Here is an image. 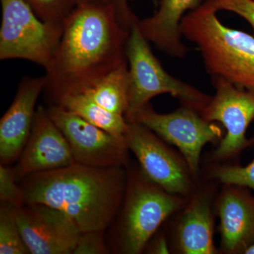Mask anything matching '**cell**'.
<instances>
[{
    "instance_id": "d6986e66",
    "label": "cell",
    "mask_w": 254,
    "mask_h": 254,
    "mask_svg": "<svg viewBox=\"0 0 254 254\" xmlns=\"http://www.w3.org/2000/svg\"><path fill=\"white\" fill-rule=\"evenodd\" d=\"M0 254H31L20 230L16 207L6 203L0 208Z\"/></svg>"
},
{
    "instance_id": "30bf717a",
    "label": "cell",
    "mask_w": 254,
    "mask_h": 254,
    "mask_svg": "<svg viewBox=\"0 0 254 254\" xmlns=\"http://www.w3.org/2000/svg\"><path fill=\"white\" fill-rule=\"evenodd\" d=\"M128 123L125 140L128 150L138 160L142 173L168 193H187L190 180L183 162L149 128L136 122Z\"/></svg>"
},
{
    "instance_id": "ffe728a7",
    "label": "cell",
    "mask_w": 254,
    "mask_h": 254,
    "mask_svg": "<svg viewBox=\"0 0 254 254\" xmlns=\"http://www.w3.org/2000/svg\"><path fill=\"white\" fill-rule=\"evenodd\" d=\"M33 11L46 22L63 24L75 7L73 0H26Z\"/></svg>"
},
{
    "instance_id": "7402d4cb",
    "label": "cell",
    "mask_w": 254,
    "mask_h": 254,
    "mask_svg": "<svg viewBox=\"0 0 254 254\" xmlns=\"http://www.w3.org/2000/svg\"><path fill=\"white\" fill-rule=\"evenodd\" d=\"M214 173L215 178L222 183L245 187L254 191V160L247 166L222 167Z\"/></svg>"
},
{
    "instance_id": "e0dca14e",
    "label": "cell",
    "mask_w": 254,
    "mask_h": 254,
    "mask_svg": "<svg viewBox=\"0 0 254 254\" xmlns=\"http://www.w3.org/2000/svg\"><path fill=\"white\" fill-rule=\"evenodd\" d=\"M53 104L76 114L115 136L125 138L128 125L125 117L108 111L83 93L62 95L53 102Z\"/></svg>"
},
{
    "instance_id": "d4e9b609",
    "label": "cell",
    "mask_w": 254,
    "mask_h": 254,
    "mask_svg": "<svg viewBox=\"0 0 254 254\" xmlns=\"http://www.w3.org/2000/svg\"><path fill=\"white\" fill-rule=\"evenodd\" d=\"M107 1L113 5L115 8L122 24L127 29L131 30L132 26L138 21V18L129 8V0H107Z\"/></svg>"
},
{
    "instance_id": "3957f363",
    "label": "cell",
    "mask_w": 254,
    "mask_h": 254,
    "mask_svg": "<svg viewBox=\"0 0 254 254\" xmlns=\"http://www.w3.org/2000/svg\"><path fill=\"white\" fill-rule=\"evenodd\" d=\"M208 1L182 18V35L199 50L205 69L254 93V36L220 22Z\"/></svg>"
},
{
    "instance_id": "5bb4252c",
    "label": "cell",
    "mask_w": 254,
    "mask_h": 254,
    "mask_svg": "<svg viewBox=\"0 0 254 254\" xmlns=\"http://www.w3.org/2000/svg\"><path fill=\"white\" fill-rule=\"evenodd\" d=\"M225 190L219 204L222 247L229 253H243L254 245V197L245 187Z\"/></svg>"
},
{
    "instance_id": "4316f807",
    "label": "cell",
    "mask_w": 254,
    "mask_h": 254,
    "mask_svg": "<svg viewBox=\"0 0 254 254\" xmlns=\"http://www.w3.org/2000/svg\"><path fill=\"white\" fill-rule=\"evenodd\" d=\"M75 6L78 5L91 4V3L108 2L107 0H73Z\"/></svg>"
},
{
    "instance_id": "9a60e30c",
    "label": "cell",
    "mask_w": 254,
    "mask_h": 254,
    "mask_svg": "<svg viewBox=\"0 0 254 254\" xmlns=\"http://www.w3.org/2000/svg\"><path fill=\"white\" fill-rule=\"evenodd\" d=\"M200 0H161L158 11L137 24L149 43L165 54L184 59L189 48L182 43L181 22L185 13L198 7Z\"/></svg>"
},
{
    "instance_id": "484cf974",
    "label": "cell",
    "mask_w": 254,
    "mask_h": 254,
    "mask_svg": "<svg viewBox=\"0 0 254 254\" xmlns=\"http://www.w3.org/2000/svg\"><path fill=\"white\" fill-rule=\"evenodd\" d=\"M151 253L153 254H169L168 246L166 242L163 238L159 239L153 246V250Z\"/></svg>"
},
{
    "instance_id": "8992f818",
    "label": "cell",
    "mask_w": 254,
    "mask_h": 254,
    "mask_svg": "<svg viewBox=\"0 0 254 254\" xmlns=\"http://www.w3.org/2000/svg\"><path fill=\"white\" fill-rule=\"evenodd\" d=\"M0 1V60H28L46 69L59 44L63 24L43 21L26 0Z\"/></svg>"
},
{
    "instance_id": "52a82bcc",
    "label": "cell",
    "mask_w": 254,
    "mask_h": 254,
    "mask_svg": "<svg viewBox=\"0 0 254 254\" xmlns=\"http://www.w3.org/2000/svg\"><path fill=\"white\" fill-rule=\"evenodd\" d=\"M196 110L183 106L171 113L160 114L149 103L135 116L133 123L141 124L165 141L176 145L185 157L192 173L199 168L200 155L203 146L222 137V130L207 121Z\"/></svg>"
},
{
    "instance_id": "603a6c76",
    "label": "cell",
    "mask_w": 254,
    "mask_h": 254,
    "mask_svg": "<svg viewBox=\"0 0 254 254\" xmlns=\"http://www.w3.org/2000/svg\"><path fill=\"white\" fill-rule=\"evenodd\" d=\"M110 253L105 243V231L81 232L73 254H107Z\"/></svg>"
},
{
    "instance_id": "ba28073f",
    "label": "cell",
    "mask_w": 254,
    "mask_h": 254,
    "mask_svg": "<svg viewBox=\"0 0 254 254\" xmlns=\"http://www.w3.org/2000/svg\"><path fill=\"white\" fill-rule=\"evenodd\" d=\"M48 112L67 140L76 163L100 168L123 167L127 163L128 148L125 138L115 136L59 105H50Z\"/></svg>"
},
{
    "instance_id": "2e32d148",
    "label": "cell",
    "mask_w": 254,
    "mask_h": 254,
    "mask_svg": "<svg viewBox=\"0 0 254 254\" xmlns=\"http://www.w3.org/2000/svg\"><path fill=\"white\" fill-rule=\"evenodd\" d=\"M213 220L207 200H198L187 209L178 227L179 244L184 254H215Z\"/></svg>"
},
{
    "instance_id": "44dd1931",
    "label": "cell",
    "mask_w": 254,
    "mask_h": 254,
    "mask_svg": "<svg viewBox=\"0 0 254 254\" xmlns=\"http://www.w3.org/2000/svg\"><path fill=\"white\" fill-rule=\"evenodd\" d=\"M14 168L0 165V200L1 203L21 207L25 204L24 194L21 186L16 184Z\"/></svg>"
},
{
    "instance_id": "7a4b0ae2",
    "label": "cell",
    "mask_w": 254,
    "mask_h": 254,
    "mask_svg": "<svg viewBox=\"0 0 254 254\" xmlns=\"http://www.w3.org/2000/svg\"><path fill=\"white\" fill-rule=\"evenodd\" d=\"M126 181L122 166L100 168L76 162L25 177L21 187L26 204L63 212L81 232L105 231L122 206Z\"/></svg>"
},
{
    "instance_id": "9c48e42d",
    "label": "cell",
    "mask_w": 254,
    "mask_h": 254,
    "mask_svg": "<svg viewBox=\"0 0 254 254\" xmlns=\"http://www.w3.org/2000/svg\"><path fill=\"white\" fill-rule=\"evenodd\" d=\"M212 81L216 93L200 115L210 123H222L226 128V136L214 158H228L252 145L246 132L254 120V93L222 78L212 77Z\"/></svg>"
},
{
    "instance_id": "ac0fdd59",
    "label": "cell",
    "mask_w": 254,
    "mask_h": 254,
    "mask_svg": "<svg viewBox=\"0 0 254 254\" xmlns=\"http://www.w3.org/2000/svg\"><path fill=\"white\" fill-rule=\"evenodd\" d=\"M128 63L115 68L83 93L111 113L125 118L128 110Z\"/></svg>"
},
{
    "instance_id": "7c38bea8",
    "label": "cell",
    "mask_w": 254,
    "mask_h": 254,
    "mask_svg": "<svg viewBox=\"0 0 254 254\" xmlns=\"http://www.w3.org/2000/svg\"><path fill=\"white\" fill-rule=\"evenodd\" d=\"M76 163L67 140L50 118L48 109L40 107L31 133L14 169L17 182L33 174L65 168Z\"/></svg>"
},
{
    "instance_id": "4fadbf2b",
    "label": "cell",
    "mask_w": 254,
    "mask_h": 254,
    "mask_svg": "<svg viewBox=\"0 0 254 254\" xmlns=\"http://www.w3.org/2000/svg\"><path fill=\"white\" fill-rule=\"evenodd\" d=\"M46 76L23 79L12 103L0 121V158L7 165L19 158L31 133L37 100L44 91Z\"/></svg>"
},
{
    "instance_id": "6da1fadb",
    "label": "cell",
    "mask_w": 254,
    "mask_h": 254,
    "mask_svg": "<svg viewBox=\"0 0 254 254\" xmlns=\"http://www.w3.org/2000/svg\"><path fill=\"white\" fill-rule=\"evenodd\" d=\"M130 31L109 2L75 6L64 21L59 44L46 69L44 91L52 101L68 93H83L127 64Z\"/></svg>"
},
{
    "instance_id": "cb8c5ba5",
    "label": "cell",
    "mask_w": 254,
    "mask_h": 254,
    "mask_svg": "<svg viewBox=\"0 0 254 254\" xmlns=\"http://www.w3.org/2000/svg\"><path fill=\"white\" fill-rule=\"evenodd\" d=\"M217 11L225 10L246 20L254 31V0H206Z\"/></svg>"
},
{
    "instance_id": "83f0119b",
    "label": "cell",
    "mask_w": 254,
    "mask_h": 254,
    "mask_svg": "<svg viewBox=\"0 0 254 254\" xmlns=\"http://www.w3.org/2000/svg\"><path fill=\"white\" fill-rule=\"evenodd\" d=\"M246 254H254V245L251 246L250 248L245 251Z\"/></svg>"
},
{
    "instance_id": "5b68a950",
    "label": "cell",
    "mask_w": 254,
    "mask_h": 254,
    "mask_svg": "<svg viewBox=\"0 0 254 254\" xmlns=\"http://www.w3.org/2000/svg\"><path fill=\"white\" fill-rule=\"evenodd\" d=\"M173 195L143 173L130 178L117 229L120 253H141L164 220L180 208V200Z\"/></svg>"
},
{
    "instance_id": "8fae6325",
    "label": "cell",
    "mask_w": 254,
    "mask_h": 254,
    "mask_svg": "<svg viewBox=\"0 0 254 254\" xmlns=\"http://www.w3.org/2000/svg\"><path fill=\"white\" fill-rule=\"evenodd\" d=\"M25 243L32 254H73L81 232L63 212L48 205L16 208Z\"/></svg>"
},
{
    "instance_id": "277c9868",
    "label": "cell",
    "mask_w": 254,
    "mask_h": 254,
    "mask_svg": "<svg viewBox=\"0 0 254 254\" xmlns=\"http://www.w3.org/2000/svg\"><path fill=\"white\" fill-rule=\"evenodd\" d=\"M138 21L131 27L127 45L128 83L127 121L133 123L136 114L152 98L161 94L171 95L183 106L201 113L212 97L166 71L153 54L149 42L140 31Z\"/></svg>"
}]
</instances>
